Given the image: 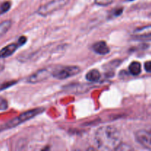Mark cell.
Segmentation results:
<instances>
[{"instance_id": "obj_1", "label": "cell", "mask_w": 151, "mask_h": 151, "mask_svg": "<svg viewBox=\"0 0 151 151\" xmlns=\"http://www.w3.org/2000/svg\"><path fill=\"white\" fill-rule=\"evenodd\" d=\"M121 139L119 131L112 125L100 127L94 134V143L99 150H116L121 145Z\"/></svg>"}, {"instance_id": "obj_2", "label": "cell", "mask_w": 151, "mask_h": 151, "mask_svg": "<svg viewBox=\"0 0 151 151\" xmlns=\"http://www.w3.org/2000/svg\"><path fill=\"white\" fill-rule=\"evenodd\" d=\"M44 109H42V108H38V109H32V110L24 112L22 114L19 115V116L14 118V119H13L12 120L9 121L7 123H6L5 125L1 126V128H0V131L15 128V127L18 126V125L25 122L26 121L29 120V119H31L32 118L35 117L37 115L40 114L42 113V112L44 111Z\"/></svg>"}, {"instance_id": "obj_3", "label": "cell", "mask_w": 151, "mask_h": 151, "mask_svg": "<svg viewBox=\"0 0 151 151\" xmlns=\"http://www.w3.org/2000/svg\"><path fill=\"white\" fill-rule=\"evenodd\" d=\"M69 0H52L44 5L41 6L37 10V13L41 16H47L64 7Z\"/></svg>"}, {"instance_id": "obj_4", "label": "cell", "mask_w": 151, "mask_h": 151, "mask_svg": "<svg viewBox=\"0 0 151 151\" xmlns=\"http://www.w3.org/2000/svg\"><path fill=\"white\" fill-rule=\"evenodd\" d=\"M81 72V68L76 66H65L58 67L52 72V76L58 80H64L75 76Z\"/></svg>"}, {"instance_id": "obj_5", "label": "cell", "mask_w": 151, "mask_h": 151, "mask_svg": "<svg viewBox=\"0 0 151 151\" xmlns=\"http://www.w3.org/2000/svg\"><path fill=\"white\" fill-rule=\"evenodd\" d=\"M135 138L142 147L151 150V130H139L135 133Z\"/></svg>"}, {"instance_id": "obj_6", "label": "cell", "mask_w": 151, "mask_h": 151, "mask_svg": "<svg viewBox=\"0 0 151 151\" xmlns=\"http://www.w3.org/2000/svg\"><path fill=\"white\" fill-rule=\"evenodd\" d=\"M51 75H52V72H51L49 69H40L30 75L27 80V82L29 83H38L48 79Z\"/></svg>"}, {"instance_id": "obj_7", "label": "cell", "mask_w": 151, "mask_h": 151, "mask_svg": "<svg viewBox=\"0 0 151 151\" xmlns=\"http://www.w3.org/2000/svg\"><path fill=\"white\" fill-rule=\"evenodd\" d=\"M19 45L18 43H13L4 47L0 50V58H5L12 55L19 48Z\"/></svg>"}, {"instance_id": "obj_8", "label": "cell", "mask_w": 151, "mask_h": 151, "mask_svg": "<svg viewBox=\"0 0 151 151\" xmlns=\"http://www.w3.org/2000/svg\"><path fill=\"white\" fill-rule=\"evenodd\" d=\"M133 35L139 38H151V25L138 28L134 31Z\"/></svg>"}, {"instance_id": "obj_9", "label": "cell", "mask_w": 151, "mask_h": 151, "mask_svg": "<svg viewBox=\"0 0 151 151\" xmlns=\"http://www.w3.org/2000/svg\"><path fill=\"white\" fill-rule=\"evenodd\" d=\"M92 49L96 53L102 55L108 54L110 52V49L108 47L107 44L103 41H98V42H96L95 44H93Z\"/></svg>"}, {"instance_id": "obj_10", "label": "cell", "mask_w": 151, "mask_h": 151, "mask_svg": "<svg viewBox=\"0 0 151 151\" xmlns=\"http://www.w3.org/2000/svg\"><path fill=\"white\" fill-rule=\"evenodd\" d=\"M100 72L97 69H91L86 75V79L90 82H97L100 79Z\"/></svg>"}, {"instance_id": "obj_11", "label": "cell", "mask_w": 151, "mask_h": 151, "mask_svg": "<svg viewBox=\"0 0 151 151\" xmlns=\"http://www.w3.org/2000/svg\"><path fill=\"white\" fill-rule=\"evenodd\" d=\"M129 72L133 75H138L141 73V64L138 61H133L129 65Z\"/></svg>"}, {"instance_id": "obj_12", "label": "cell", "mask_w": 151, "mask_h": 151, "mask_svg": "<svg viewBox=\"0 0 151 151\" xmlns=\"http://www.w3.org/2000/svg\"><path fill=\"white\" fill-rule=\"evenodd\" d=\"M12 25V22L10 20H6L0 23V38L5 35L6 32L10 29Z\"/></svg>"}, {"instance_id": "obj_13", "label": "cell", "mask_w": 151, "mask_h": 151, "mask_svg": "<svg viewBox=\"0 0 151 151\" xmlns=\"http://www.w3.org/2000/svg\"><path fill=\"white\" fill-rule=\"evenodd\" d=\"M10 7H11V2H10V1H4V3H2L1 5L0 6V15L7 13V12L10 10Z\"/></svg>"}, {"instance_id": "obj_14", "label": "cell", "mask_w": 151, "mask_h": 151, "mask_svg": "<svg viewBox=\"0 0 151 151\" xmlns=\"http://www.w3.org/2000/svg\"><path fill=\"white\" fill-rule=\"evenodd\" d=\"M114 0H95L94 2L96 4L100 6H108L111 4Z\"/></svg>"}, {"instance_id": "obj_15", "label": "cell", "mask_w": 151, "mask_h": 151, "mask_svg": "<svg viewBox=\"0 0 151 151\" xmlns=\"http://www.w3.org/2000/svg\"><path fill=\"white\" fill-rule=\"evenodd\" d=\"M7 108V101L4 99H0V111L5 110Z\"/></svg>"}, {"instance_id": "obj_16", "label": "cell", "mask_w": 151, "mask_h": 151, "mask_svg": "<svg viewBox=\"0 0 151 151\" xmlns=\"http://www.w3.org/2000/svg\"><path fill=\"white\" fill-rule=\"evenodd\" d=\"M26 42H27V38L25 36H21L17 41V43L19 44V47L24 45V44Z\"/></svg>"}, {"instance_id": "obj_17", "label": "cell", "mask_w": 151, "mask_h": 151, "mask_svg": "<svg viewBox=\"0 0 151 151\" xmlns=\"http://www.w3.org/2000/svg\"><path fill=\"white\" fill-rule=\"evenodd\" d=\"M145 69L146 72L151 73V60L145 63Z\"/></svg>"}, {"instance_id": "obj_18", "label": "cell", "mask_w": 151, "mask_h": 151, "mask_svg": "<svg viewBox=\"0 0 151 151\" xmlns=\"http://www.w3.org/2000/svg\"><path fill=\"white\" fill-rule=\"evenodd\" d=\"M122 11H123V9L122 8H119V9H116L114 11V16H119L122 14Z\"/></svg>"}, {"instance_id": "obj_19", "label": "cell", "mask_w": 151, "mask_h": 151, "mask_svg": "<svg viewBox=\"0 0 151 151\" xmlns=\"http://www.w3.org/2000/svg\"><path fill=\"white\" fill-rule=\"evenodd\" d=\"M15 83L14 82H13V83H6V84H4V85H2L1 86V88H0V90H3V89H4V88H7V87H9L10 86H12L13 85V84H14Z\"/></svg>"}, {"instance_id": "obj_20", "label": "cell", "mask_w": 151, "mask_h": 151, "mask_svg": "<svg viewBox=\"0 0 151 151\" xmlns=\"http://www.w3.org/2000/svg\"><path fill=\"white\" fill-rule=\"evenodd\" d=\"M128 1H134V0H128Z\"/></svg>"}]
</instances>
